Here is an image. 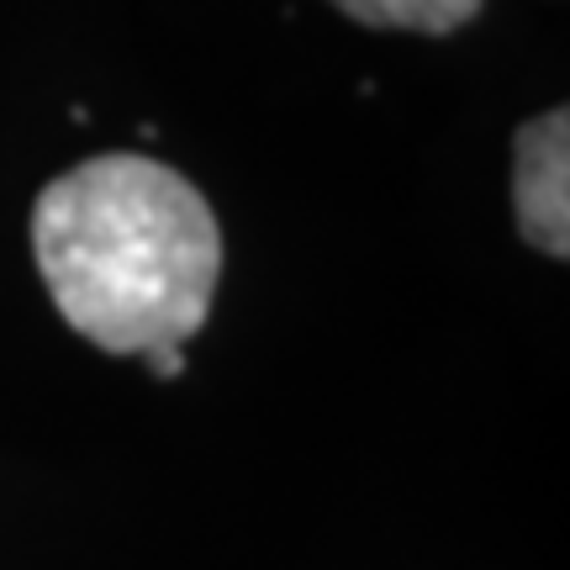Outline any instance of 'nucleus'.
<instances>
[{"label":"nucleus","instance_id":"obj_1","mask_svg":"<svg viewBox=\"0 0 570 570\" xmlns=\"http://www.w3.org/2000/svg\"><path fill=\"white\" fill-rule=\"evenodd\" d=\"M32 254L80 338L148 360L202 333L223 275V233L206 196L142 154H101L42 185Z\"/></svg>","mask_w":570,"mask_h":570},{"label":"nucleus","instance_id":"obj_2","mask_svg":"<svg viewBox=\"0 0 570 570\" xmlns=\"http://www.w3.org/2000/svg\"><path fill=\"white\" fill-rule=\"evenodd\" d=\"M512 206L518 227L539 254L566 259L570 254V117L544 111L518 132V164H512Z\"/></svg>","mask_w":570,"mask_h":570},{"label":"nucleus","instance_id":"obj_3","mask_svg":"<svg viewBox=\"0 0 570 570\" xmlns=\"http://www.w3.org/2000/svg\"><path fill=\"white\" fill-rule=\"evenodd\" d=\"M344 17L360 27H381V32H423V38H444L454 27H465L481 0H333Z\"/></svg>","mask_w":570,"mask_h":570}]
</instances>
